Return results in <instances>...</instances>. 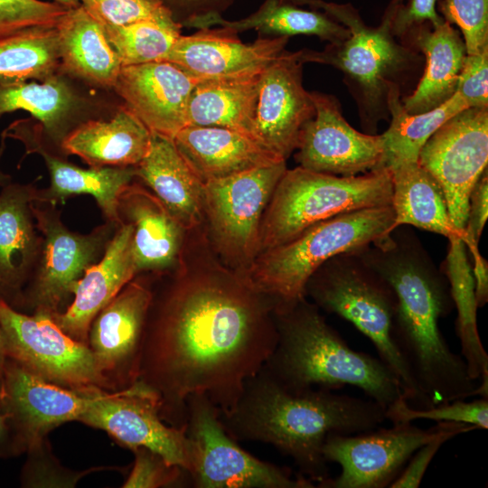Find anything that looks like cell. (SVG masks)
Here are the masks:
<instances>
[{
	"mask_svg": "<svg viewBox=\"0 0 488 488\" xmlns=\"http://www.w3.org/2000/svg\"><path fill=\"white\" fill-rule=\"evenodd\" d=\"M439 11L460 28L467 54L488 48V0H442Z\"/></svg>",
	"mask_w": 488,
	"mask_h": 488,
	"instance_id": "obj_41",
	"label": "cell"
},
{
	"mask_svg": "<svg viewBox=\"0 0 488 488\" xmlns=\"http://www.w3.org/2000/svg\"><path fill=\"white\" fill-rule=\"evenodd\" d=\"M212 25L227 27L239 33L254 29L261 35L317 36L329 43H337L350 37L349 29L321 9L299 5L292 0H265L257 12L238 21L218 16L202 28Z\"/></svg>",
	"mask_w": 488,
	"mask_h": 488,
	"instance_id": "obj_33",
	"label": "cell"
},
{
	"mask_svg": "<svg viewBox=\"0 0 488 488\" xmlns=\"http://www.w3.org/2000/svg\"><path fill=\"white\" fill-rule=\"evenodd\" d=\"M385 412L369 398L327 389H288L263 366L247 380L234 408L220 419L233 439L273 446L292 458L299 474L318 485L330 477L323 455L327 436L378 428L387 420Z\"/></svg>",
	"mask_w": 488,
	"mask_h": 488,
	"instance_id": "obj_2",
	"label": "cell"
},
{
	"mask_svg": "<svg viewBox=\"0 0 488 488\" xmlns=\"http://www.w3.org/2000/svg\"><path fill=\"white\" fill-rule=\"evenodd\" d=\"M152 286L137 275L97 314L88 333L105 389L117 391L138 380L143 337Z\"/></svg>",
	"mask_w": 488,
	"mask_h": 488,
	"instance_id": "obj_14",
	"label": "cell"
},
{
	"mask_svg": "<svg viewBox=\"0 0 488 488\" xmlns=\"http://www.w3.org/2000/svg\"><path fill=\"white\" fill-rule=\"evenodd\" d=\"M61 65L71 74L103 87H114L121 63L101 23L80 5L56 24Z\"/></svg>",
	"mask_w": 488,
	"mask_h": 488,
	"instance_id": "obj_29",
	"label": "cell"
},
{
	"mask_svg": "<svg viewBox=\"0 0 488 488\" xmlns=\"http://www.w3.org/2000/svg\"><path fill=\"white\" fill-rule=\"evenodd\" d=\"M135 459L123 488L184 487L192 484L189 472L169 463L164 457L145 447L132 450Z\"/></svg>",
	"mask_w": 488,
	"mask_h": 488,
	"instance_id": "obj_40",
	"label": "cell"
},
{
	"mask_svg": "<svg viewBox=\"0 0 488 488\" xmlns=\"http://www.w3.org/2000/svg\"><path fill=\"white\" fill-rule=\"evenodd\" d=\"M386 419L392 424L427 419L436 422H458L488 428V399L476 398L471 401L455 399L424 408H413L401 397L386 408Z\"/></svg>",
	"mask_w": 488,
	"mask_h": 488,
	"instance_id": "obj_39",
	"label": "cell"
},
{
	"mask_svg": "<svg viewBox=\"0 0 488 488\" xmlns=\"http://www.w3.org/2000/svg\"><path fill=\"white\" fill-rule=\"evenodd\" d=\"M455 422H437L422 429L412 422L392 424L355 435H329L323 446L327 463L341 466L340 474L329 477L319 488H386L401 473L417 449Z\"/></svg>",
	"mask_w": 488,
	"mask_h": 488,
	"instance_id": "obj_12",
	"label": "cell"
},
{
	"mask_svg": "<svg viewBox=\"0 0 488 488\" xmlns=\"http://www.w3.org/2000/svg\"><path fill=\"white\" fill-rule=\"evenodd\" d=\"M306 295L318 307L352 323L372 343L380 361L397 378L409 406L428 407L394 341L395 292L358 251L339 254L324 262L307 281Z\"/></svg>",
	"mask_w": 488,
	"mask_h": 488,
	"instance_id": "obj_6",
	"label": "cell"
},
{
	"mask_svg": "<svg viewBox=\"0 0 488 488\" xmlns=\"http://www.w3.org/2000/svg\"><path fill=\"white\" fill-rule=\"evenodd\" d=\"M321 9L346 26L351 35L324 51H299L303 63L330 65L341 70L343 81L354 99L364 133L375 135L381 120L389 119V103L401 96L403 88L413 82L424 56L403 43L393 33V21L404 0H391L379 26H368L351 4L324 0H293Z\"/></svg>",
	"mask_w": 488,
	"mask_h": 488,
	"instance_id": "obj_4",
	"label": "cell"
},
{
	"mask_svg": "<svg viewBox=\"0 0 488 488\" xmlns=\"http://www.w3.org/2000/svg\"><path fill=\"white\" fill-rule=\"evenodd\" d=\"M456 92L469 108L488 106V48L465 57Z\"/></svg>",
	"mask_w": 488,
	"mask_h": 488,
	"instance_id": "obj_45",
	"label": "cell"
},
{
	"mask_svg": "<svg viewBox=\"0 0 488 488\" xmlns=\"http://www.w3.org/2000/svg\"><path fill=\"white\" fill-rule=\"evenodd\" d=\"M32 211L42 242L20 312L52 316L70 305L77 282L103 257L119 224L106 221L80 234L64 225L56 204L34 201Z\"/></svg>",
	"mask_w": 488,
	"mask_h": 488,
	"instance_id": "obj_8",
	"label": "cell"
},
{
	"mask_svg": "<svg viewBox=\"0 0 488 488\" xmlns=\"http://www.w3.org/2000/svg\"><path fill=\"white\" fill-rule=\"evenodd\" d=\"M436 0H409L399 7L394 21L393 33L399 39L409 29L425 22L433 25L441 23L444 18L436 10Z\"/></svg>",
	"mask_w": 488,
	"mask_h": 488,
	"instance_id": "obj_48",
	"label": "cell"
},
{
	"mask_svg": "<svg viewBox=\"0 0 488 488\" xmlns=\"http://www.w3.org/2000/svg\"><path fill=\"white\" fill-rule=\"evenodd\" d=\"M2 134L21 141L26 155L37 154L43 159L50 174V185L38 189L36 202L57 205L73 196L90 195L106 221L121 223L117 212V197L136 177L135 166L81 168L56 155L44 139L42 125L31 120H18Z\"/></svg>",
	"mask_w": 488,
	"mask_h": 488,
	"instance_id": "obj_19",
	"label": "cell"
},
{
	"mask_svg": "<svg viewBox=\"0 0 488 488\" xmlns=\"http://www.w3.org/2000/svg\"><path fill=\"white\" fill-rule=\"evenodd\" d=\"M133 228L121 222L105 254L77 282L67 309L50 316L70 337L88 345L97 314L137 274L132 253Z\"/></svg>",
	"mask_w": 488,
	"mask_h": 488,
	"instance_id": "obj_23",
	"label": "cell"
},
{
	"mask_svg": "<svg viewBox=\"0 0 488 488\" xmlns=\"http://www.w3.org/2000/svg\"><path fill=\"white\" fill-rule=\"evenodd\" d=\"M4 399L23 453L59 426L78 421L99 388L68 389L49 382L6 358Z\"/></svg>",
	"mask_w": 488,
	"mask_h": 488,
	"instance_id": "obj_18",
	"label": "cell"
},
{
	"mask_svg": "<svg viewBox=\"0 0 488 488\" xmlns=\"http://www.w3.org/2000/svg\"><path fill=\"white\" fill-rule=\"evenodd\" d=\"M5 139L6 137L3 134H1L0 162L5 150ZM10 183H12V176L8 174L4 173L0 168V187L2 188Z\"/></svg>",
	"mask_w": 488,
	"mask_h": 488,
	"instance_id": "obj_51",
	"label": "cell"
},
{
	"mask_svg": "<svg viewBox=\"0 0 488 488\" xmlns=\"http://www.w3.org/2000/svg\"><path fill=\"white\" fill-rule=\"evenodd\" d=\"M173 20L182 27L202 29L212 18L221 16L235 0H159Z\"/></svg>",
	"mask_w": 488,
	"mask_h": 488,
	"instance_id": "obj_46",
	"label": "cell"
},
{
	"mask_svg": "<svg viewBox=\"0 0 488 488\" xmlns=\"http://www.w3.org/2000/svg\"><path fill=\"white\" fill-rule=\"evenodd\" d=\"M186 435L192 443L190 475L197 488H314L290 469L261 461L243 450L225 430L221 411L207 398L187 399Z\"/></svg>",
	"mask_w": 488,
	"mask_h": 488,
	"instance_id": "obj_9",
	"label": "cell"
},
{
	"mask_svg": "<svg viewBox=\"0 0 488 488\" xmlns=\"http://www.w3.org/2000/svg\"><path fill=\"white\" fill-rule=\"evenodd\" d=\"M310 93L315 114L299 136L295 155L299 166L333 175L355 176L385 165L381 135L353 128L343 117L334 96Z\"/></svg>",
	"mask_w": 488,
	"mask_h": 488,
	"instance_id": "obj_16",
	"label": "cell"
},
{
	"mask_svg": "<svg viewBox=\"0 0 488 488\" xmlns=\"http://www.w3.org/2000/svg\"><path fill=\"white\" fill-rule=\"evenodd\" d=\"M76 105L77 97L57 75L43 81L0 82V117L16 110L31 113L41 121L43 136L58 141L60 148L64 121Z\"/></svg>",
	"mask_w": 488,
	"mask_h": 488,
	"instance_id": "obj_34",
	"label": "cell"
},
{
	"mask_svg": "<svg viewBox=\"0 0 488 488\" xmlns=\"http://www.w3.org/2000/svg\"><path fill=\"white\" fill-rule=\"evenodd\" d=\"M475 429L477 428L472 425L458 422L454 423L447 430L417 449L389 487H419L428 465L440 447L455 436Z\"/></svg>",
	"mask_w": 488,
	"mask_h": 488,
	"instance_id": "obj_44",
	"label": "cell"
},
{
	"mask_svg": "<svg viewBox=\"0 0 488 488\" xmlns=\"http://www.w3.org/2000/svg\"><path fill=\"white\" fill-rule=\"evenodd\" d=\"M117 212L120 222L133 228L132 253L137 274L167 270L175 264L183 227L155 195L130 183L118 194Z\"/></svg>",
	"mask_w": 488,
	"mask_h": 488,
	"instance_id": "obj_26",
	"label": "cell"
},
{
	"mask_svg": "<svg viewBox=\"0 0 488 488\" xmlns=\"http://www.w3.org/2000/svg\"><path fill=\"white\" fill-rule=\"evenodd\" d=\"M152 291L138 380L158 395L161 418L186 428L192 395L228 415L277 343L264 296L241 281L213 277H180Z\"/></svg>",
	"mask_w": 488,
	"mask_h": 488,
	"instance_id": "obj_1",
	"label": "cell"
},
{
	"mask_svg": "<svg viewBox=\"0 0 488 488\" xmlns=\"http://www.w3.org/2000/svg\"><path fill=\"white\" fill-rule=\"evenodd\" d=\"M78 421L105 431L122 447L148 448L190 471L192 443L186 428L163 421L158 395L140 380L117 391L99 389Z\"/></svg>",
	"mask_w": 488,
	"mask_h": 488,
	"instance_id": "obj_13",
	"label": "cell"
},
{
	"mask_svg": "<svg viewBox=\"0 0 488 488\" xmlns=\"http://www.w3.org/2000/svg\"><path fill=\"white\" fill-rule=\"evenodd\" d=\"M488 217V173L487 169L474 186L470 197L465 223V244L470 256L478 253V242Z\"/></svg>",
	"mask_w": 488,
	"mask_h": 488,
	"instance_id": "obj_47",
	"label": "cell"
},
{
	"mask_svg": "<svg viewBox=\"0 0 488 488\" xmlns=\"http://www.w3.org/2000/svg\"><path fill=\"white\" fill-rule=\"evenodd\" d=\"M153 134L126 106L108 120H88L69 131L61 153L76 155L89 167L136 166L148 154Z\"/></svg>",
	"mask_w": 488,
	"mask_h": 488,
	"instance_id": "obj_27",
	"label": "cell"
},
{
	"mask_svg": "<svg viewBox=\"0 0 488 488\" xmlns=\"http://www.w3.org/2000/svg\"><path fill=\"white\" fill-rule=\"evenodd\" d=\"M286 170L282 162L203 183V210L227 254L257 256L262 215Z\"/></svg>",
	"mask_w": 488,
	"mask_h": 488,
	"instance_id": "obj_15",
	"label": "cell"
},
{
	"mask_svg": "<svg viewBox=\"0 0 488 488\" xmlns=\"http://www.w3.org/2000/svg\"><path fill=\"white\" fill-rule=\"evenodd\" d=\"M472 262L476 303L483 307L488 302V263L481 254L472 257Z\"/></svg>",
	"mask_w": 488,
	"mask_h": 488,
	"instance_id": "obj_50",
	"label": "cell"
},
{
	"mask_svg": "<svg viewBox=\"0 0 488 488\" xmlns=\"http://www.w3.org/2000/svg\"><path fill=\"white\" fill-rule=\"evenodd\" d=\"M53 1L68 8H74L80 5V0H53Z\"/></svg>",
	"mask_w": 488,
	"mask_h": 488,
	"instance_id": "obj_53",
	"label": "cell"
},
{
	"mask_svg": "<svg viewBox=\"0 0 488 488\" xmlns=\"http://www.w3.org/2000/svg\"><path fill=\"white\" fill-rule=\"evenodd\" d=\"M80 3L105 25H125L145 19L172 18L159 0H80Z\"/></svg>",
	"mask_w": 488,
	"mask_h": 488,
	"instance_id": "obj_43",
	"label": "cell"
},
{
	"mask_svg": "<svg viewBox=\"0 0 488 488\" xmlns=\"http://www.w3.org/2000/svg\"><path fill=\"white\" fill-rule=\"evenodd\" d=\"M0 327L7 358L28 371L68 389H105L88 345L66 334L49 315L28 314L0 300Z\"/></svg>",
	"mask_w": 488,
	"mask_h": 488,
	"instance_id": "obj_10",
	"label": "cell"
},
{
	"mask_svg": "<svg viewBox=\"0 0 488 488\" xmlns=\"http://www.w3.org/2000/svg\"><path fill=\"white\" fill-rule=\"evenodd\" d=\"M68 7L40 0H0V38L30 27H54Z\"/></svg>",
	"mask_w": 488,
	"mask_h": 488,
	"instance_id": "obj_42",
	"label": "cell"
},
{
	"mask_svg": "<svg viewBox=\"0 0 488 488\" xmlns=\"http://www.w3.org/2000/svg\"><path fill=\"white\" fill-rule=\"evenodd\" d=\"M395 228L391 205L339 214L257 255L241 282L267 296L274 304V311L289 307L305 297L307 281L324 262L339 254L377 245Z\"/></svg>",
	"mask_w": 488,
	"mask_h": 488,
	"instance_id": "obj_5",
	"label": "cell"
},
{
	"mask_svg": "<svg viewBox=\"0 0 488 488\" xmlns=\"http://www.w3.org/2000/svg\"><path fill=\"white\" fill-rule=\"evenodd\" d=\"M288 36L260 37L244 43L230 28H202L180 35L165 61L199 80L232 79L261 74L284 51Z\"/></svg>",
	"mask_w": 488,
	"mask_h": 488,
	"instance_id": "obj_20",
	"label": "cell"
},
{
	"mask_svg": "<svg viewBox=\"0 0 488 488\" xmlns=\"http://www.w3.org/2000/svg\"><path fill=\"white\" fill-rule=\"evenodd\" d=\"M201 80L168 61L122 66L114 89L152 132L174 139L186 126L190 96Z\"/></svg>",
	"mask_w": 488,
	"mask_h": 488,
	"instance_id": "obj_21",
	"label": "cell"
},
{
	"mask_svg": "<svg viewBox=\"0 0 488 488\" xmlns=\"http://www.w3.org/2000/svg\"><path fill=\"white\" fill-rule=\"evenodd\" d=\"M467 103L455 93L437 108L419 114H408L400 96L389 103L390 124L381 134L385 150V165L400 162H418L421 148L428 138L449 118L468 108Z\"/></svg>",
	"mask_w": 488,
	"mask_h": 488,
	"instance_id": "obj_35",
	"label": "cell"
},
{
	"mask_svg": "<svg viewBox=\"0 0 488 488\" xmlns=\"http://www.w3.org/2000/svg\"><path fill=\"white\" fill-rule=\"evenodd\" d=\"M387 166L355 176H338L297 166L286 169L262 215L258 254L283 245L309 227L339 214L391 205Z\"/></svg>",
	"mask_w": 488,
	"mask_h": 488,
	"instance_id": "obj_7",
	"label": "cell"
},
{
	"mask_svg": "<svg viewBox=\"0 0 488 488\" xmlns=\"http://www.w3.org/2000/svg\"><path fill=\"white\" fill-rule=\"evenodd\" d=\"M274 312L277 340L264 366L286 388L333 390L350 385L384 408L403 397L389 367L379 357L352 349L305 297Z\"/></svg>",
	"mask_w": 488,
	"mask_h": 488,
	"instance_id": "obj_3",
	"label": "cell"
},
{
	"mask_svg": "<svg viewBox=\"0 0 488 488\" xmlns=\"http://www.w3.org/2000/svg\"><path fill=\"white\" fill-rule=\"evenodd\" d=\"M23 450L14 427L4 399L2 374L0 375V458L19 456Z\"/></svg>",
	"mask_w": 488,
	"mask_h": 488,
	"instance_id": "obj_49",
	"label": "cell"
},
{
	"mask_svg": "<svg viewBox=\"0 0 488 488\" xmlns=\"http://www.w3.org/2000/svg\"><path fill=\"white\" fill-rule=\"evenodd\" d=\"M259 77L201 80L189 99L185 127H222L257 140L253 117Z\"/></svg>",
	"mask_w": 488,
	"mask_h": 488,
	"instance_id": "obj_31",
	"label": "cell"
},
{
	"mask_svg": "<svg viewBox=\"0 0 488 488\" xmlns=\"http://www.w3.org/2000/svg\"><path fill=\"white\" fill-rule=\"evenodd\" d=\"M61 64L56 27H30L0 38V82L46 80Z\"/></svg>",
	"mask_w": 488,
	"mask_h": 488,
	"instance_id": "obj_36",
	"label": "cell"
},
{
	"mask_svg": "<svg viewBox=\"0 0 488 488\" xmlns=\"http://www.w3.org/2000/svg\"><path fill=\"white\" fill-rule=\"evenodd\" d=\"M399 40L425 57V68L414 91L401 99L408 114L434 109L456 91L466 55L464 40L446 21L425 22L409 29Z\"/></svg>",
	"mask_w": 488,
	"mask_h": 488,
	"instance_id": "obj_25",
	"label": "cell"
},
{
	"mask_svg": "<svg viewBox=\"0 0 488 488\" xmlns=\"http://www.w3.org/2000/svg\"><path fill=\"white\" fill-rule=\"evenodd\" d=\"M26 460L20 474L22 487L29 488H73L89 474L104 471H125L118 466H93L83 470L65 467L53 455L47 437L26 450Z\"/></svg>",
	"mask_w": 488,
	"mask_h": 488,
	"instance_id": "obj_38",
	"label": "cell"
},
{
	"mask_svg": "<svg viewBox=\"0 0 488 488\" xmlns=\"http://www.w3.org/2000/svg\"><path fill=\"white\" fill-rule=\"evenodd\" d=\"M449 245L443 274L450 288L457 311L455 333L461 356L472 380H488V353L481 341L477 326V303L472 265L464 241L458 237L448 239Z\"/></svg>",
	"mask_w": 488,
	"mask_h": 488,
	"instance_id": "obj_32",
	"label": "cell"
},
{
	"mask_svg": "<svg viewBox=\"0 0 488 488\" xmlns=\"http://www.w3.org/2000/svg\"><path fill=\"white\" fill-rule=\"evenodd\" d=\"M173 140L202 183L286 162L262 143L222 127L187 126Z\"/></svg>",
	"mask_w": 488,
	"mask_h": 488,
	"instance_id": "obj_24",
	"label": "cell"
},
{
	"mask_svg": "<svg viewBox=\"0 0 488 488\" xmlns=\"http://www.w3.org/2000/svg\"><path fill=\"white\" fill-rule=\"evenodd\" d=\"M387 167L391 173V206L397 227L410 225L463 240L450 221L441 187L418 162H400Z\"/></svg>",
	"mask_w": 488,
	"mask_h": 488,
	"instance_id": "obj_30",
	"label": "cell"
},
{
	"mask_svg": "<svg viewBox=\"0 0 488 488\" xmlns=\"http://www.w3.org/2000/svg\"><path fill=\"white\" fill-rule=\"evenodd\" d=\"M7 358L3 332L0 327V375L3 372L4 365Z\"/></svg>",
	"mask_w": 488,
	"mask_h": 488,
	"instance_id": "obj_52",
	"label": "cell"
},
{
	"mask_svg": "<svg viewBox=\"0 0 488 488\" xmlns=\"http://www.w3.org/2000/svg\"><path fill=\"white\" fill-rule=\"evenodd\" d=\"M38 189L35 183L12 182L0 192V300L17 311L42 248L32 211Z\"/></svg>",
	"mask_w": 488,
	"mask_h": 488,
	"instance_id": "obj_22",
	"label": "cell"
},
{
	"mask_svg": "<svg viewBox=\"0 0 488 488\" xmlns=\"http://www.w3.org/2000/svg\"><path fill=\"white\" fill-rule=\"evenodd\" d=\"M135 174L152 189L183 229L199 221L203 210V183L173 139L153 134L150 150L135 166Z\"/></svg>",
	"mask_w": 488,
	"mask_h": 488,
	"instance_id": "obj_28",
	"label": "cell"
},
{
	"mask_svg": "<svg viewBox=\"0 0 488 488\" xmlns=\"http://www.w3.org/2000/svg\"><path fill=\"white\" fill-rule=\"evenodd\" d=\"M303 64L299 51L285 50L259 77L254 136L285 160L297 148L303 127L315 114L311 93L303 86Z\"/></svg>",
	"mask_w": 488,
	"mask_h": 488,
	"instance_id": "obj_17",
	"label": "cell"
},
{
	"mask_svg": "<svg viewBox=\"0 0 488 488\" xmlns=\"http://www.w3.org/2000/svg\"><path fill=\"white\" fill-rule=\"evenodd\" d=\"M418 162L441 187L450 221L465 241L470 193L487 169L488 106L449 118L423 145Z\"/></svg>",
	"mask_w": 488,
	"mask_h": 488,
	"instance_id": "obj_11",
	"label": "cell"
},
{
	"mask_svg": "<svg viewBox=\"0 0 488 488\" xmlns=\"http://www.w3.org/2000/svg\"><path fill=\"white\" fill-rule=\"evenodd\" d=\"M122 66L165 61L182 26L172 18L145 19L125 25L102 24Z\"/></svg>",
	"mask_w": 488,
	"mask_h": 488,
	"instance_id": "obj_37",
	"label": "cell"
}]
</instances>
